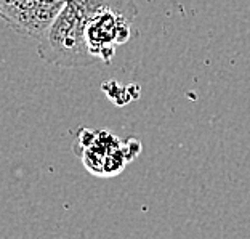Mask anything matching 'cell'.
Wrapping results in <instances>:
<instances>
[{"instance_id": "cell-1", "label": "cell", "mask_w": 250, "mask_h": 239, "mask_svg": "<svg viewBox=\"0 0 250 239\" xmlns=\"http://www.w3.org/2000/svg\"><path fill=\"white\" fill-rule=\"evenodd\" d=\"M67 3L90 11L112 7L132 20L138 15L136 0H0V13L16 34L39 41Z\"/></svg>"}, {"instance_id": "cell-2", "label": "cell", "mask_w": 250, "mask_h": 239, "mask_svg": "<svg viewBox=\"0 0 250 239\" xmlns=\"http://www.w3.org/2000/svg\"><path fill=\"white\" fill-rule=\"evenodd\" d=\"M95 13L79 5L67 3L39 39V56L60 67H85L96 60L90 55L85 42V27Z\"/></svg>"}, {"instance_id": "cell-3", "label": "cell", "mask_w": 250, "mask_h": 239, "mask_svg": "<svg viewBox=\"0 0 250 239\" xmlns=\"http://www.w3.org/2000/svg\"><path fill=\"white\" fill-rule=\"evenodd\" d=\"M143 145L130 136L121 140L114 133L101 129L81 127L74 140V152L81 157L83 167L95 177L111 178L140 156Z\"/></svg>"}, {"instance_id": "cell-4", "label": "cell", "mask_w": 250, "mask_h": 239, "mask_svg": "<svg viewBox=\"0 0 250 239\" xmlns=\"http://www.w3.org/2000/svg\"><path fill=\"white\" fill-rule=\"evenodd\" d=\"M133 20L112 7L96 10L87 21L85 42L96 61L111 65L116 48L132 39Z\"/></svg>"}]
</instances>
